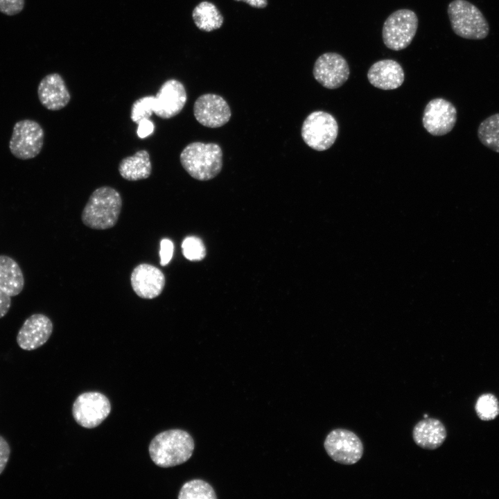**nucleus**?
Here are the masks:
<instances>
[{
    "mask_svg": "<svg viewBox=\"0 0 499 499\" xmlns=\"http://www.w3.org/2000/svg\"><path fill=\"white\" fill-rule=\"evenodd\" d=\"M122 198L114 188L103 186L95 189L89 196L81 214L82 223L89 228L104 230L117 223Z\"/></svg>",
    "mask_w": 499,
    "mask_h": 499,
    "instance_id": "nucleus-1",
    "label": "nucleus"
},
{
    "mask_svg": "<svg viewBox=\"0 0 499 499\" xmlns=\"http://www.w3.org/2000/svg\"><path fill=\"white\" fill-rule=\"evenodd\" d=\"M191 435L180 429H171L157 435L150 441L148 451L158 466L168 468L186 462L194 450Z\"/></svg>",
    "mask_w": 499,
    "mask_h": 499,
    "instance_id": "nucleus-2",
    "label": "nucleus"
},
{
    "mask_svg": "<svg viewBox=\"0 0 499 499\" xmlns=\"http://www.w3.org/2000/svg\"><path fill=\"white\" fill-rule=\"evenodd\" d=\"M180 160L182 167L192 177L207 181L220 172L222 152L216 143L193 142L182 150Z\"/></svg>",
    "mask_w": 499,
    "mask_h": 499,
    "instance_id": "nucleus-3",
    "label": "nucleus"
},
{
    "mask_svg": "<svg viewBox=\"0 0 499 499\" xmlns=\"http://www.w3.org/2000/svg\"><path fill=\"white\" fill-rule=\"evenodd\" d=\"M448 15L454 33L469 40H482L489 31L481 11L466 0H453L448 6Z\"/></svg>",
    "mask_w": 499,
    "mask_h": 499,
    "instance_id": "nucleus-4",
    "label": "nucleus"
},
{
    "mask_svg": "<svg viewBox=\"0 0 499 499\" xmlns=\"http://www.w3.org/2000/svg\"><path fill=\"white\" fill-rule=\"evenodd\" d=\"M417 27L418 17L414 11L409 9L397 10L389 15L383 24V42L391 50H403L412 42Z\"/></svg>",
    "mask_w": 499,
    "mask_h": 499,
    "instance_id": "nucleus-5",
    "label": "nucleus"
},
{
    "mask_svg": "<svg viewBox=\"0 0 499 499\" xmlns=\"http://www.w3.org/2000/svg\"><path fill=\"white\" fill-rule=\"evenodd\" d=\"M301 132L304 141L309 147L323 151L334 143L338 133V125L331 114L315 111L304 120Z\"/></svg>",
    "mask_w": 499,
    "mask_h": 499,
    "instance_id": "nucleus-6",
    "label": "nucleus"
},
{
    "mask_svg": "<svg viewBox=\"0 0 499 499\" xmlns=\"http://www.w3.org/2000/svg\"><path fill=\"white\" fill-rule=\"evenodd\" d=\"M44 132L35 121L24 119L15 123L9 141V149L19 159H30L37 156L43 147Z\"/></svg>",
    "mask_w": 499,
    "mask_h": 499,
    "instance_id": "nucleus-7",
    "label": "nucleus"
},
{
    "mask_svg": "<svg viewBox=\"0 0 499 499\" xmlns=\"http://www.w3.org/2000/svg\"><path fill=\"white\" fill-rule=\"evenodd\" d=\"M324 447L334 462L344 465L357 463L364 452L363 444L358 435L342 428L331 431L324 440Z\"/></svg>",
    "mask_w": 499,
    "mask_h": 499,
    "instance_id": "nucleus-8",
    "label": "nucleus"
},
{
    "mask_svg": "<svg viewBox=\"0 0 499 499\" xmlns=\"http://www.w3.org/2000/svg\"><path fill=\"white\" fill-rule=\"evenodd\" d=\"M111 412L108 398L98 392H88L80 394L72 407L73 419L85 428H93L100 425Z\"/></svg>",
    "mask_w": 499,
    "mask_h": 499,
    "instance_id": "nucleus-9",
    "label": "nucleus"
},
{
    "mask_svg": "<svg viewBox=\"0 0 499 499\" xmlns=\"http://www.w3.org/2000/svg\"><path fill=\"white\" fill-rule=\"evenodd\" d=\"M315 79L323 87L334 89L348 80L350 69L345 58L339 53L328 52L319 55L314 64Z\"/></svg>",
    "mask_w": 499,
    "mask_h": 499,
    "instance_id": "nucleus-10",
    "label": "nucleus"
},
{
    "mask_svg": "<svg viewBox=\"0 0 499 499\" xmlns=\"http://www.w3.org/2000/svg\"><path fill=\"white\" fill-rule=\"evenodd\" d=\"M456 121L455 107L441 98L431 100L426 106L423 114V127L433 136H443L450 132Z\"/></svg>",
    "mask_w": 499,
    "mask_h": 499,
    "instance_id": "nucleus-11",
    "label": "nucleus"
},
{
    "mask_svg": "<svg viewBox=\"0 0 499 499\" xmlns=\"http://www.w3.org/2000/svg\"><path fill=\"white\" fill-rule=\"evenodd\" d=\"M193 114L202 125L215 128L226 124L231 118V110L226 100L215 94L200 96L193 105Z\"/></svg>",
    "mask_w": 499,
    "mask_h": 499,
    "instance_id": "nucleus-12",
    "label": "nucleus"
},
{
    "mask_svg": "<svg viewBox=\"0 0 499 499\" xmlns=\"http://www.w3.org/2000/svg\"><path fill=\"white\" fill-rule=\"evenodd\" d=\"M155 96L154 113L163 119L177 115L184 108L187 99L184 85L173 78L165 81Z\"/></svg>",
    "mask_w": 499,
    "mask_h": 499,
    "instance_id": "nucleus-13",
    "label": "nucleus"
},
{
    "mask_svg": "<svg viewBox=\"0 0 499 499\" xmlns=\"http://www.w3.org/2000/svg\"><path fill=\"white\" fill-rule=\"evenodd\" d=\"M53 329V323L46 315L33 314L24 321L19 330L17 343L25 351L37 349L48 341Z\"/></svg>",
    "mask_w": 499,
    "mask_h": 499,
    "instance_id": "nucleus-14",
    "label": "nucleus"
},
{
    "mask_svg": "<svg viewBox=\"0 0 499 499\" xmlns=\"http://www.w3.org/2000/svg\"><path fill=\"white\" fill-rule=\"evenodd\" d=\"M131 286L143 299H154L161 295L166 283L164 273L158 268L148 263L135 267L130 276Z\"/></svg>",
    "mask_w": 499,
    "mask_h": 499,
    "instance_id": "nucleus-15",
    "label": "nucleus"
},
{
    "mask_svg": "<svg viewBox=\"0 0 499 499\" xmlns=\"http://www.w3.org/2000/svg\"><path fill=\"white\" fill-rule=\"evenodd\" d=\"M37 96L40 103L51 111L63 109L71 100L65 82L58 73H49L40 80Z\"/></svg>",
    "mask_w": 499,
    "mask_h": 499,
    "instance_id": "nucleus-16",
    "label": "nucleus"
},
{
    "mask_svg": "<svg viewBox=\"0 0 499 499\" xmlns=\"http://www.w3.org/2000/svg\"><path fill=\"white\" fill-rule=\"evenodd\" d=\"M369 82L375 87L383 90L394 89L403 82L405 75L401 64L391 59L380 60L374 63L368 70Z\"/></svg>",
    "mask_w": 499,
    "mask_h": 499,
    "instance_id": "nucleus-17",
    "label": "nucleus"
},
{
    "mask_svg": "<svg viewBox=\"0 0 499 499\" xmlns=\"http://www.w3.org/2000/svg\"><path fill=\"white\" fill-rule=\"evenodd\" d=\"M446 436L444 424L434 418H424L414 426L412 430L414 443L426 450H435L440 447Z\"/></svg>",
    "mask_w": 499,
    "mask_h": 499,
    "instance_id": "nucleus-18",
    "label": "nucleus"
},
{
    "mask_svg": "<svg viewBox=\"0 0 499 499\" xmlns=\"http://www.w3.org/2000/svg\"><path fill=\"white\" fill-rule=\"evenodd\" d=\"M120 175L128 181H138L147 179L152 172V164L149 152L140 150L131 156L123 158L119 164Z\"/></svg>",
    "mask_w": 499,
    "mask_h": 499,
    "instance_id": "nucleus-19",
    "label": "nucleus"
},
{
    "mask_svg": "<svg viewBox=\"0 0 499 499\" xmlns=\"http://www.w3.org/2000/svg\"><path fill=\"white\" fill-rule=\"evenodd\" d=\"M24 286L19 264L7 255H0V289L10 297L18 295Z\"/></svg>",
    "mask_w": 499,
    "mask_h": 499,
    "instance_id": "nucleus-20",
    "label": "nucleus"
},
{
    "mask_svg": "<svg viewBox=\"0 0 499 499\" xmlns=\"http://www.w3.org/2000/svg\"><path fill=\"white\" fill-rule=\"evenodd\" d=\"M192 18L197 28L206 32L220 28L224 21L218 8L207 1L200 2L194 8Z\"/></svg>",
    "mask_w": 499,
    "mask_h": 499,
    "instance_id": "nucleus-21",
    "label": "nucleus"
},
{
    "mask_svg": "<svg viewBox=\"0 0 499 499\" xmlns=\"http://www.w3.org/2000/svg\"><path fill=\"white\" fill-rule=\"evenodd\" d=\"M477 134L483 146L499 153V113L483 120L478 126Z\"/></svg>",
    "mask_w": 499,
    "mask_h": 499,
    "instance_id": "nucleus-22",
    "label": "nucleus"
},
{
    "mask_svg": "<svg viewBox=\"0 0 499 499\" xmlns=\"http://www.w3.org/2000/svg\"><path fill=\"white\" fill-rule=\"evenodd\" d=\"M179 499H216L212 487L207 482L195 479L186 482L181 488Z\"/></svg>",
    "mask_w": 499,
    "mask_h": 499,
    "instance_id": "nucleus-23",
    "label": "nucleus"
},
{
    "mask_svg": "<svg viewBox=\"0 0 499 499\" xmlns=\"http://www.w3.org/2000/svg\"><path fill=\"white\" fill-rule=\"evenodd\" d=\"M475 411L478 417L483 421H491L499 414V403L491 394L481 395L477 400Z\"/></svg>",
    "mask_w": 499,
    "mask_h": 499,
    "instance_id": "nucleus-24",
    "label": "nucleus"
},
{
    "mask_svg": "<svg viewBox=\"0 0 499 499\" xmlns=\"http://www.w3.org/2000/svg\"><path fill=\"white\" fill-rule=\"evenodd\" d=\"M155 96H146L136 100L131 107V120L137 123L142 119H150L155 112Z\"/></svg>",
    "mask_w": 499,
    "mask_h": 499,
    "instance_id": "nucleus-25",
    "label": "nucleus"
},
{
    "mask_svg": "<svg viewBox=\"0 0 499 499\" xmlns=\"http://www.w3.org/2000/svg\"><path fill=\"white\" fill-rule=\"evenodd\" d=\"M182 249L184 257L190 261H200L205 256L204 243L196 236L185 238L182 244Z\"/></svg>",
    "mask_w": 499,
    "mask_h": 499,
    "instance_id": "nucleus-26",
    "label": "nucleus"
},
{
    "mask_svg": "<svg viewBox=\"0 0 499 499\" xmlns=\"http://www.w3.org/2000/svg\"><path fill=\"white\" fill-rule=\"evenodd\" d=\"M25 4V0H0V12L8 16L21 12Z\"/></svg>",
    "mask_w": 499,
    "mask_h": 499,
    "instance_id": "nucleus-27",
    "label": "nucleus"
},
{
    "mask_svg": "<svg viewBox=\"0 0 499 499\" xmlns=\"http://www.w3.org/2000/svg\"><path fill=\"white\" fill-rule=\"evenodd\" d=\"M174 250L173 242L168 238H164L160 242V264L165 266L170 261Z\"/></svg>",
    "mask_w": 499,
    "mask_h": 499,
    "instance_id": "nucleus-28",
    "label": "nucleus"
},
{
    "mask_svg": "<svg viewBox=\"0 0 499 499\" xmlns=\"http://www.w3.org/2000/svg\"><path fill=\"white\" fill-rule=\"evenodd\" d=\"M137 134L140 139H144L152 134L155 130V125L150 119H142L137 123Z\"/></svg>",
    "mask_w": 499,
    "mask_h": 499,
    "instance_id": "nucleus-29",
    "label": "nucleus"
},
{
    "mask_svg": "<svg viewBox=\"0 0 499 499\" xmlns=\"http://www.w3.org/2000/svg\"><path fill=\"white\" fill-rule=\"evenodd\" d=\"M10 455V447L8 441L0 435V475L6 467Z\"/></svg>",
    "mask_w": 499,
    "mask_h": 499,
    "instance_id": "nucleus-30",
    "label": "nucleus"
},
{
    "mask_svg": "<svg viewBox=\"0 0 499 499\" xmlns=\"http://www.w3.org/2000/svg\"><path fill=\"white\" fill-rule=\"evenodd\" d=\"M11 297L0 289V318L4 317L11 306Z\"/></svg>",
    "mask_w": 499,
    "mask_h": 499,
    "instance_id": "nucleus-31",
    "label": "nucleus"
},
{
    "mask_svg": "<svg viewBox=\"0 0 499 499\" xmlns=\"http://www.w3.org/2000/svg\"><path fill=\"white\" fill-rule=\"evenodd\" d=\"M236 1H243L250 6L256 8H264L268 5L267 0H234Z\"/></svg>",
    "mask_w": 499,
    "mask_h": 499,
    "instance_id": "nucleus-32",
    "label": "nucleus"
}]
</instances>
